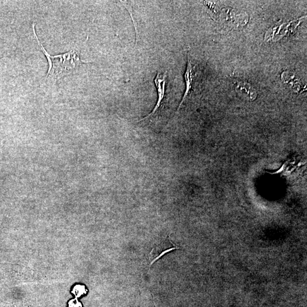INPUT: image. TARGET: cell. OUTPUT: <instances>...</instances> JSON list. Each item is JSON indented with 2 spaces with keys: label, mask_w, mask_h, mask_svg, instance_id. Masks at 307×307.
<instances>
[{
  "label": "cell",
  "mask_w": 307,
  "mask_h": 307,
  "mask_svg": "<svg viewBox=\"0 0 307 307\" xmlns=\"http://www.w3.org/2000/svg\"><path fill=\"white\" fill-rule=\"evenodd\" d=\"M179 248L173 243L170 239L168 237L163 238L156 244L151 251L149 254L150 266H152L154 263L165 254L171 251L178 249Z\"/></svg>",
  "instance_id": "cell-3"
},
{
  "label": "cell",
  "mask_w": 307,
  "mask_h": 307,
  "mask_svg": "<svg viewBox=\"0 0 307 307\" xmlns=\"http://www.w3.org/2000/svg\"><path fill=\"white\" fill-rule=\"evenodd\" d=\"M194 69H193V66L192 65L191 61L190 60V56H189V54H188L187 58V66L186 72L184 74V78L185 81H186V91H185L184 96L183 97L182 101H181L179 105L178 109L175 113V115L178 113L179 111V110L182 107L185 101H186L187 97L188 96L189 94H190V92L192 88V83L193 80H194Z\"/></svg>",
  "instance_id": "cell-4"
},
{
  "label": "cell",
  "mask_w": 307,
  "mask_h": 307,
  "mask_svg": "<svg viewBox=\"0 0 307 307\" xmlns=\"http://www.w3.org/2000/svg\"><path fill=\"white\" fill-rule=\"evenodd\" d=\"M167 82L168 73L167 72L164 73H157L154 82L157 92H158V101H157L155 107L153 109L152 112L149 114L147 116L143 118L138 122L153 119V118L158 116V114L162 111L166 97Z\"/></svg>",
  "instance_id": "cell-2"
},
{
  "label": "cell",
  "mask_w": 307,
  "mask_h": 307,
  "mask_svg": "<svg viewBox=\"0 0 307 307\" xmlns=\"http://www.w3.org/2000/svg\"><path fill=\"white\" fill-rule=\"evenodd\" d=\"M236 91L241 92L242 94H247L250 97L254 98L256 96V90L250 84L245 81H239L237 80L234 82Z\"/></svg>",
  "instance_id": "cell-5"
},
{
  "label": "cell",
  "mask_w": 307,
  "mask_h": 307,
  "mask_svg": "<svg viewBox=\"0 0 307 307\" xmlns=\"http://www.w3.org/2000/svg\"><path fill=\"white\" fill-rule=\"evenodd\" d=\"M69 307H82L81 303L77 298L72 299L69 302Z\"/></svg>",
  "instance_id": "cell-7"
},
{
  "label": "cell",
  "mask_w": 307,
  "mask_h": 307,
  "mask_svg": "<svg viewBox=\"0 0 307 307\" xmlns=\"http://www.w3.org/2000/svg\"><path fill=\"white\" fill-rule=\"evenodd\" d=\"M33 30L34 36L49 63V69L46 77H51L56 78H61L66 74L72 73L81 65L86 64L81 61L79 54L76 51H71L58 56H50L39 41L35 33L34 23L33 24Z\"/></svg>",
  "instance_id": "cell-1"
},
{
  "label": "cell",
  "mask_w": 307,
  "mask_h": 307,
  "mask_svg": "<svg viewBox=\"0 0 307 307\" xmlns=\"http://www.w3.org/2000/svg\"><path fill=\"white\" fill-rule=\"evenodd\" d=\"M86 290L84 286L77 285L75 286L72 291V293L75 295L76 298H79L82 295L85 294Z\"/></svg>",
  "instance_id": "cell-6"
}]
</instances>
